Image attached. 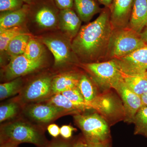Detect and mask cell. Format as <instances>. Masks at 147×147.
<instances>
[{"instance_id": "1", "label": "cell", "mask_w": 147, "mask_h": 147, "mask_svg": "<svg viewBox=\"0 0 147 147\" xmlns=\"http://www.w3.org/2000/svg\"><path fill=\"white\" fill-rule=\"evenodd\" d=\"M113 28L110 8L106 7L95 20L81 28L71 45L74 52L87 59L98 57L108 49Z\"/></svg>"}, {"instance_id": "2", "label": "cell", "mask_w": 147, "mask_h": 147, "mask_svg": "<svg viewBox=\"0 0 147 147\" xmlns=\"http://www.w3.org/2000/svg\"><path fill=\"white\" fill-rule=\"evenodd\" d=\"M1 143L13 142L27 143L38 147H46L49 143L44 130L28 121L17 119L3 125L0 131Z\"/></svg>"}, {"instance_id": "3", "label": "cell", "mask_w": 147, "mask_h": 147, "mask_svg": "<svg viewBox=\"0 0 147 147\" xmlns=\"http://www.w3.org/2000/svg\"><path fill=\"white\" fill-rule=\"evenodd\" d=\"M74 119L83 132L86 142L105 144L110 138L108 123L98 113H79L74 115Z\"/></svg>"}, {"instance_id": "4", "label": "cell", "mask_w": 147, "mask_h": 147, "mask_svg": "<svg viewBox=\"0 0 147 147\" xmlns=\"http://www.w3.org/2000/svg\"><path fill=\"white\" fill-rule=\"evenodd\" d=\"M113 32L108 50L110 57L119 59L130 54L146 45L140 34L129 27Z\"/></svg>"}, {"instance_id": "5", "label": "cell", "mask_w": 147, "mask_h": 147, "mask_svg": "<svg viewBox=\"0 0 147 147\" xmlns=\"http://www.w3.org/2000/svg\"><path fill=\"white\" fill-rule=\"evenodd\" d=\"M86 67L103 90L114 89L123 79L122 71L114 59L104 62L86 64Z\"/></svg>"}, {"instance_id": "6", "label": "cell", "mask_w": 147, "mask_h": 147, "mask_svg": "<svg viewBox=\"0 0 147 147\" xmlns=\"http://www.w3.org/2000/svg\"><path fill=\"white\" fill-rule=\"evenodd\" d=\"M53 79L50 76H43L33 80L21 92V102L31 104L49 99L53 95Z\"/></svg>"}, {"instance_id": "7", "label": "cell", "mask_w": 147, "mask_h": 147, "mask_svg": "<svg viewBox=\"0 0 147 147\" xmlns=\"http://www.w3.org/2000/svg\"><path fill=\"white\" fill-rule=\"evenodd\" d=\"M24 113L29 119L38 123L51 122L58 118L69 112L45 102L31 103L24 108Z\"/></svg>"}, {"instance_id": "8", "label": "cell", "mask_w": 147, "mask_h": 147, "mask_svg": "<svg viewBox=\"0 0 147 147\" xmlns=\"http://www.w3.org/2000/svg\"><path fill=\"white\" fill-rule=\"evenodd\" d=\"M121 71L127 74H138L147 71V44L130 54L114 59Z\"/></svg>"}, {"instance_id": "9", "label": "cell", "mask_w": 147, "mask_h": 147, "mask_svg": "<svg viewBox=\"0 0 147 147\" xmlns=\"http://www.w3.org/2000/svg\"><path fill=\"white\" fill-rule=\"evenodd\" d=\"M42 63V59L31 60L24 55L11 57L5 69L4 76L9 81L21 77L37 70L41 67Z\"/></svg>"}, {"instance_id": "10", "label": "cell", "mask_w": 147, "mask_h": 147, "mask_svg": "<svg viewBox=\"0 0 147 147\" xmlns=\"http://www.w3.org/2000/svg\"><path fill=\"white\" fill-rule=\"evenodd\" d=\"M86 105L90 109L97 111L105 120L112 119L119 115L124 117L123 106H121L115 97L112 95H98L93 100L87 102Z\"/></svg>"}, {"instance_id": "11", "label": "cell", "mask_w": 147, "mask_h": 147, "mask_svg": "<svg viewBox=\"0 0 147 147\" xmlns=\"http://www.w3.org/2000/svg\"><path fill=\"white\" fill-rule=\"evenodd\" d=\"M121 96L123 102L125 122L133 123L136 113L142 106V98L131 90L123 82V79L114 88Z\"/></svg>"}, {"instance_id": "12", "label": "cell", "mask_w": 147, "mask_h": 147, "mask_svg": "<svg viewBox=\"0 0 147 147\" xmlns=\"http://www.w3.org/2000/svg\"><path fill=\"white\" fill-rule=\"evenodd\" d=\"M134 0H113L110 7V21L114 28H125L130 19Z\"/></svg>"}, {"instance_id": "13", "label": "cell", "mask_w": 147, "mask_h": 147, "mask_svg": "<svg viewBox=\"0 0 147 147\" xmlns=\"http://www.w3.org/2000/svg\"><path fill=\"white\" fill-rule=\"evenodd\" d=\"M36 5L34 11L35 21L40 26L45 28L55 27L58 22V15L57 9L52 4L48 2L40 3L36 4Z\"/></svg>"}, {"instance_id": "14", "label": "cell", "mask_w": 147, "mask_h": 147, "mask_svg": "<svg viewBox=\"0 0 147 147\" xmlns=\"http://www.w3.org/2000/svg\"><path fill=\"white\" fill-rule=\"evenodd\" d=\"M82 20L72 9L60 10L58 15L60 28L70 38L75 37L81 28Z\"/></svg>"}, {"instance_id": "15", "label": "cell", "mask_w": 147, "mask_h": 147, "mask_svg": "<svg viewBox=\"0 0 147 147\" xmlns=\"http://www.w3.org/2000/svg\"><path fill=\"white\" fill-rule=\"evenodd\" d=\"M42 42L51 51L55 59V65L59 66L70 60L71 57V50L65 42L58 38H46Z\"/></svg>"}, {"instance_id": "16", "label": "cell", "mask_w": 147, "mask_h": 147, "mask_svg": "<svg viewBox=\"0 0 147 147\" xmlns=\"http://www.w3.org/2000/svg\"><path fill=\"white\" fill-rule=\"evenodd\" d=\"M30 5L26 4L17 10L1 12L0 31L21 26L30 13Z\"/></svg>"}, {"instance_id": "17", "label": "cell", "mask_w": 147, "mask_h": 147, "mask_svg": "<svg viewBox=\"0 0 147 147\" xmlns=\"http://www.w3.org/2000/svg\"><path fill=\"white\" fill-rule=\"evenodd\" d=\"M147 27V0H134L129 27L140 34Z\"/></svg>"}, {"instance_id": "18", "label": "cell", "mask_w": 147, "mask_h": 147, "mask_svg": "<svg viewBox=\"0 0 147 147\" xmlns=\"http://www.w3.org/2000/svg\"><path fill=\"white\" fill-rule=\"evenodd\" d=\"M76 74L66 72L55 76L52 81V90L53 95L78 87L80 80Z\"/></svg>"}, {"instance_id": "19", "label": "cell", "mask_w": 147, "mask_h": 147, "mask_svg": "<svg viewBox=\"0 0 147 147\" xmlns=\"http://www.w3.org/2000/svg\"><path fill=\"white\" fill-rule=\"evenodd\" d=\"M74 1L77 15L84 22H89L93 16L102 10L95 0H74Z\"/></svg>"}, {"instance_id": "20", "label": "cell", "mask_w": 147, "mask_h": 147, "mask_svg": "<svg viewBox=\"0 0 147 147\" xmlns=\"http://www.w3.org/2000/svg\"><path fill=\"white\" fill-rule=\"evenodd\" d=\"M122 74L125 84L134 92L140 96L147 93V71L134 74L122 72Z\"/></svg>"}, {"instance_id": "21", "label": "cell", "mask_w": 147, "mask_h": 147, "mask_svg": "<svg viewBox=\"0 0 147 147\" xmlns=\"http://www.w3.org/2000/svg\"><path fill=\"white\" fill-rule=\"evenodd\" d=\"M44 101L63 109L70 114L74 115L81 113L87 110L84 106L77 105L71 102L61 93L53 95L49 99Z\"/></svg>"}, {"instance_id": "22", "label": "cell", "mask_w": 147, "mask_h": 147, "mask_svg": "<svg viewBox=\"0 0 147 147\" xmlns=\"http://www.w3.org/2000/svg\"><path fill=\"white\" fill-rule=\"evenodd\" d=\"M31 36L27 33L18 35L9 43L5 51L10 57L24 55Z\"/></svg>"}, {"instance_id": "23", "label": "cell", "mask_w": 147, "mask_h": 147, "mask_svg": "<svg viewBox=\"0 0 147 147\" xmlns=\"http://www.w3.org/2000/svg\"><path fill=\"white\" fill-rule=\"evenodd\" d=\"M22 85L23 81L21 77L0 84L1 100H4L21 92Z\"/></svg>"}, {"instance_id": "24", "label": "cell", "mask_w": 147, "mask_h": 147, "mask_svg": "<svg viewBox=\"0 0 147 147\" xmlns=\"http://www.w3.org/2000/svg\"><path fill=\"white\" fill-rule=\"evenodd\" d=\"M78 88L86 104L93 100L98 95L93 84L86 75L80 76Z\"/></svg>"}, {"instance_id": "25", "label": "cell", "mask_w": 147, "mask_h": 147, "mask_svg": "<svg viewBox=\"0 0 147 147\" xmlns=\"http://www.w3.org/2000/svg\"><path fill=\"white\" fill-rule=\"evenodd\" d=\"M134 134L147 138V106H142L136 113L133 121Z\"/></svg>"}, {"instance_id": "26", "label": "cell", "mask_w": 147, "mask_h": 147, "mask_svg": "<svg viewBox=\"0 0 147 147\" xmlns=\"http://www.w3.org/2000/svg\"><path fill=\"white\" fill-rule=\"evenodd\" d=\"M44 48L38 40L31 38L29 40L24 55L28 59L33 61L42 59Z\"/></svg>"}, {"instance_id": "27", "label": "cell", "mask_w": 147, "mask_h": 147, "mask_svg": "<svg viewBox=\"0 0 147 147\" xmlns=\"http://www.w3.org/2000/svg\"><path fill=\"white\" fill-rule=\"evenodd\" d=\"M20 104L17 101H11L0 106V122H3L16 117L20 110Z\"/></svg>"}, {"instance_id": "28", "label": "cell", "mask_w": 147, "mask_h": 147, "mask_svg": "<svg viewBox=\"0 0 147 147\" xmlns=\"http://www.w3.org/2000/svg\"><path fill=\"white\" fill-rule=\"evenodd\" d=\"M25 32L21 26L13 27L3 30L0 31V50L1 52L5 51L9 42L14 38Z\"/></svg>"}, {"instance_id": "29", "label": "cell", "mask_w": 147, "mask_h": 147, "mask_svg": "<svg viewBox=\"0 0 147 147\" xmlns=\"http://www.w3.org/2000/svg\"><path fill=\"white\" fill-rule=\"evenodd\" d=\"M61 94L75 104L84 106L87 110H89L78 87L67 90Z\"/></svg>"}, {"instance_id": "30", "label": "cell", "mask_w": 147, "mask_h": 147, "mask_svg": "<svg viewBox=\"0 0 147 147\" xmlns=\"http://www.w3.org/2000/svg\"><path fill=\"white\" fill-rule=\"evenodd\" d=\"M24 2V0H0V11L1 12L17 10L22 7Z\"/></svg>"}, {"instance_id": "31", "label": "cell", "mask_w": 147, "mask_h": 147, "mask_svg": "<svg viewBox=\"0 0 147 147\" xmlns=\"http://www.w3.org/2000/svg\"><path fill=\"white\" fill-rule=\"evenodd\" d=\"M56 6L60 10L72 9L74 5V0H54Z\"/></svg>"}, {"instance_id": "32", "label": "cell", "mask_w": 147, "mask_h": 147, "mask_svg": "<svg viewBox=\"0 0 147 147\" xmlns=\"http://www.w3.org/2000/svg\"><path fill=\"white\" fill-rule=\"evenodd\" d=\"M71 142L64 139H58L49 142L46 147H72Z\"/></svg>"}, {"instance_id": "33", "label": "cell", "mask_w": 147, "mask_h": 147, "mask_svg": "<svg viewBox=\"0 0 147 147\" xmlns=\"http://www.w3.org/2000/svg\"><path fill=\"white\" fill-rule=\"evenodd\" d=\"M76 130V129L69 125H64L60 128V134L64 139H67L71 138L72 133Z\"/></svg>"}, {"instance_id": "34", "label": "cell", "mask_w": 147, "mask_h": 147, "mask_svg": "<svg viewBox=\"0 0 147 147\" xmlns=\"http://www.w3.org/2000/svg\"><path fill=\"white\" fill-rule=\"evenodd\" d=\"M47 131L52 137L57 138L60 134V128L55 124H51L47 127Z\"/></svg>"}, {"instance_id": "35", "label": "cell", "mask_w": 147, "mask_h": 147, "mask_svg": "<svg viewBox=\"0 0 147 147\" xmlns=\"http://www.w3.org/2000/svg\"><path fill=\"white\" fill-rule=\"evenodd\" d=\"M20 144L13 142H6L1 143L0 147H17Z\"/></svg>"}, {"instance_id": "36", "label": "cell", "mask_w": 147, "mask_h": 147, "mask_svg": "<svg viewBox=\"0 0 147 147\" xmlns=\"http://www.w3.org/2000/svg\"><path fill=\"white\" fill-rule=\"evenodd\" d=\"M85 147H105V144L103 143H94L86 142Z\"/></svg>"}, {"instance_id": "37", "label": "cell", "mask_w": 147, "mask_h": 147, "mask_svg": "<svg viewBox=\"0 0 147 147\" xmlns=\"http://www.w3.org/2000/svg\"><path fill=\"white\" fill-rule=\"evenodd\" d=\"M99 3L103 5L105 7L110 8L113 1V0H96Z\"/></svg>"}, {"instance_id": "38", "label": "cell", "mask_w": 147, "mask_h": 147, "mask_svg": "<svg viewBox=\"0 0 147 147\" xmlns=\"http://www.w3.org/2000/svg\"><path fill=\"white\" fill-rule=\"evenodd\" d=\"M142 39L147 44V27L140 33Z\"/></svg>"}, {"instance_id": "39", "label": "cell", "mask_w": 147, "mask_h": 147, "mask_svg": "<svg viewBox=\"0 0 147 147\" xmlns=\"http://www.w3.org/2000/svg\"><path fill=\"white\" fill-rule=\"evenodd\" d=\"M86 141H84L82 140H79L74 143L72 147H85L86 145Z\"/></svg>"}, {"instance_id": "40", "label": "cell", "mask_w": 147, "mask_h": 147, "mask_svg": "<svg viewBox=\"0 0 147 147\" xmlns=\"http://www.w3.org/2000/svg\"><path fill=\"white\" fill-rule=\"evenodd\" d=\"M141 97L142 98V106H147V93L142 95Z\"/></svg>"}, {"instance_id": "41", "label": "cell", "mask_w": 147, "mask_h": 147, "mask_svg": "<svg viewBox=\"0 0 147 147\" xmlns=\"http://www.w3.org/2000/svg\"><path fill=\"white\" fill-rule=\"evenodd\" d=\"M34 0H24V2L27 4L30 5L33 1Z\"/></svg>"}]
</instances>
